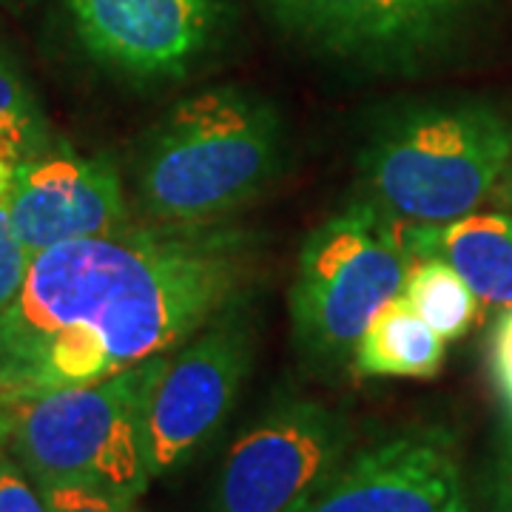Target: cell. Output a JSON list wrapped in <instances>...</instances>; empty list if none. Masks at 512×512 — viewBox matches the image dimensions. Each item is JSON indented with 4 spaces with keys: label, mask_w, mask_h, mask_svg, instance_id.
Returning a JSON list of instances; mask_svg holds the SVG:
<instances>
[{
    "label": "cell",
    "mask_w": 512,
    "mask_h": 512,
    "mask_svg": "<svg viewBox=\"0 0 512 512\" xmlns=\"http://www.w3.org/2000/svg\"><path fill=\"white\" fill-rule=\"evenodd\" d=\"M254 234L231 222L123 225L32 256L0 313V396L103 382L177 350L254 274Z\"/></svg>",
    "instance_id": "6da1fadb"
},
{
    "label": "cell",
    "mask_w": 512,
    "mask_h": 512,
    "mask_svg": "<svg viewBox=\"0 0 512 512\" xmlns=\"http://www.w3.org/2000/svg\"><path fill=\"white\" fill-rule=\"evenodd\" d=\"M512 168V120L481 100L390 114L359 157V200L384 220L444 225L473 214Z\"/></svg>",
    "instance_id": "7a4b0ae2"
},
{
    "label": "cell",
    "mask_w": 512,
    "mask_h": 512,
    "mask_svg": "<svg viewBox=\"0 0 512 512\" xmlns=\"http://www.w3.org/2000/svg\"><path fill=\"white\" fill-rule=\"evenodd\" d=\"M282 120L259 94L214 86L180 100L140 160V202L154 222H217L282 168Z\"/></svg>",
    "instance_id": "3957f363"
},
{
    "label": "cell",
    "mask_w": 512,
    "mask_h": 512,
    "mask_svg": "<svg viewBox=\"0 0 512 512\" xmlns=\"http://www.w3.org/2000/svg\"><path fill=\"white\" fill-rule=\"evenodd\" d=\"M163 356L103 382L0 396L3 456L35 487L89 484L137 501L151 481L140 436L143 399Z\"/></svg>",
    "instance_id": "277c9868"
},
{
    "label": "cell",
    "mask_w": 512,
    "mask_h": 512,
    "mask_svg": "<svg viewBox=\"0 0 512 512\" xmlns=\"http://www.w3.org/2000/svg\"><path fill=\"white\" fill-rule=\"evenodd\" d=\"M413 259L393 220L362 202L305 239L291 288L299 348L322 365H350L373 319L402 296Z\"/></svg>",
    "instance_id": "5b68a950"
},
{
    "label": "cell",
    "mask_w": 512,
    "mask_h": 512,
    "mask_svg": "<svg viewBox=\"0 0 512 512\" xmlns=\"http://www.w3.org/2000/svg\"><path fill=\"white\" fill-rule=\"evenodd\" d=\"M245 299L228 305L177 350L165 353L143 399L140 436L148 476L180 470L200 453L237 402L254 356Z\"/></svg>",
    "instance_id": "8992f818"
},
{
    "label": "cell",
    "mask_w": 512,
    "mask_h": 512,
    "mask_svg": "<svg viewBox=\"0 0 512 512\" xmlns=\"http://www.w3.org/2000/svg\"><path fill=\"white\" fill-rule=\"evenodd\" d=\"M348 421L288 399L262 413L222 461L211 512H296L348 458Z\"/></svg>",
    "instance_id": "52a82bcc"
},
{
    "label": "cell",
    "mask_w": 512,
    "mask_h": 512,
    "mask_svg": "<svg viewBox=\"0 0 512 512\" xmlns=\"http://www.w3.org/2000/svg\"><path fill=\"white\" fill-rule=\"evenodd\" d=\"M83 52L134 83L183 80L217 49L228 0H66Z\"/></svg>",
    "instance_id": "ba28073f"
},
{
    "label": "cell",
    "mask_w": 512,
    "mask_h": 512,
    "mask_svg": "<svg viewBox=\"0 0 512 512\" xmlns=\"http://www.w3.org/2000/svg\"><path fill=\"white\" fill-rule=\"evenodd\" d=\"M288 32L373 69H404L439 49L478 0H265Z\"/></svg>",
    "instance_id": "9c48e42d"
},
{
    "label": "cell",
    "mask_w": 512,
    "mask_h": 512,
    "mask_svg": "<svg viewBox=\"0 0 512 512\" xmlns=\"http://www.w3.org/2000/svg\"><path fill=\"white\" fill-rule=\"evenodd\" d=\"M296 512H473L453 436L413 427L370 444Z\"/></svg>",
    "instance_id": "30bf717a"
},
{
    "label": "cell",
    "mask_w": 512,
    "mask_h": 512,
    "mask_svg": "<svg viewBox=\"0 0 512 512\" xmlns=\"http://www.w3.org/2000/svg\"><path fill=\"white\" fill-rule=\"evenodd\" d=\"M6 205L29 256L128 225L126 194L114 163L109 157H83L69 146H46L18 163Z\"/></svg>",
    "instance_id": "8fae6325"
},
{
    "label": "cell",
    "mask_w": 512,
    "mask_h": 512,
    "mask_svg": "<svg viewBox=\"0 0 512 512\" xmlns=\"http://www.w3.org/2000/svg\"><path fill=\"white\" fill-rule=\"evenodd\" d=\"M407 256L441 259L476 293L481 311H512V214H467L444 225L396 222Z\"/></svg>",
    "instance_id": "7c38bea8"
},
{
    "label": "cell",
    "mask_w": 512,
    "mask_h": 512,
    "mask_svg": "<svg viewBox=\"0 0 512 512\" xmlns=\"http://www.w3.org/2000/svg\"><path fill=\"white\" fill-rule=\"evenodd\" d=\"M444 350L447 342L399 296L359 339L350 370L362 379H430L441 370Z\"/></svg>",
    "instance_id": "4fadbf2b"
},
{
    "label": "cell",
    "mask_w": 512,
    "mask_h": 512,
    "mask_svg": "<svg viewBox=\"0 0 512 512\" xmlns=\"http://www.w3.org/2000/svg\"><path fill=\"white\" fill-rule=\"evenodd\" d=\"M402 299L444 342L461 339L481 319V302L441 259H416L404 279Z\"/></svg>",
    "instance_id": "5bb4252c"
},
{
    "label": "cell",
    "mask_w": 512,
    "mask_h": 512,
    "mask_svg": "<svg viewBox=\"0 0 512 512\" xmlns=\"http://www.w3.org/2000/svg\"><path fill=\"white\" fill-rule=\"evenodd\" d=\"M46 143V120L15 60L0 49V151L23 163Z\"/></svg>",
    "instance_id": "9a60e30c"
},
{
    "label": "cell",
    "mask_w": 512,
    "mask_h": 512,
    "mask_svg": "<svg viewBox=\"0 0 512 512\" xmlns=\"http://www.w3.org/2000/svg\"><path fill=\"white\" fill-rule=\"evenodd\" d=\"M29 265H32V256L20 245L12 220H9V205L3 197L0 200V313L18 299L26 274H29Z\"/></svg>",
    "instance_id": "2e32d148"
},
{
    "label": "cell",
    "mask_w": 512,
    "mask_h": 512,
    "mask_svg": "<svg viewBox=\"0 0 512 512\" xmlns=\"http://www.w3.org/2000/svg\"><path fill=\"white\" fill-rule=\"evenodd\" d=\"M37 490L52 512H134V501L89 484H49Z\"/></svg>",
    "instance_id": "e0dca14e"
},
{
    "label": "cell",
    "mask_w": 512,
    "mask_h": 512,
    "mask_svg": "<svg viewBox=\"0 0 512 512\" xmlns=\"http://www.w3.org/2000/svg\"><path fill=\"white\" fill-rule=\"evenodd\" d=\"M0 512H52L43 493L9 456L0 458Z\"/></svg>",
    "instance_id": "ac0fdd59"
},
{
    "label": "cell",
    "mask_w": 512,
    "mask_h": 512,
    "mask_svg": "<svg viewBox=\"0 0 512 512\" xmlns=\"http://www.w3.org/2000/svg\"><path fill=\"white\" fill-rule=\"evenodd\" d=\"M490 365L501 396L512 407V311L501 313L495 322L493 345H490Z\"/></svg>",
    "instance_id": "d6986e66"
},
{
    "label": "cell",
    "mask_w": 512,
    "mask_h": 512,
    "mask_svg": "<svg viewBox=\"0 0 512 512\" xmlns=\"http://www.w3.org/2000/svg\"><path fill=\"white\" fill-rule=\"evenodd\" d=\"M493 512H512V424L501 458H498V470H495Z\"/></svg>",
    "instance_id": "ffe728a7"
},
{
    "label": "cell",
    "mask_w": 512,
    "mask_h": 512,
    "mask_svg": "<svg viewBox=\"0 0 512 512\" xmlns=\"http://www.w3.org/2000/svg\"><path fill=\"white\" fill-rule=\"evenodd\" d=\"M15 168H18V163H15L9 154H3V151H0V200H3V197L9 194V188H12Z\"/></svg>",
    "instance_id": "44dd1931"
},
{
    "label": "cell",
    "mask_w": 512,
    "mask_h": 512,
    "mask_svg": "<svg viewBox=\"0 0 512 512\" xmlns=\"http://www.w3.org/2000/svg\"><path fill=\"white\" fill-rule=\"evenodd\" d=\"M495 191L504 197V202H507V205H512V168L507 171V174H504V180L498 183V188H495Z\"/></svg>",
    "instance_id": "7402d4cb"
},
{
    "label": "cell",
    "mask_w": 512,
    "mask_h": 512,
    "mask_svg": "<svg viewBox=\"0 0 512 512\" xmlns=\"http://www.w3.org/2000/svg\"><path fill=\"white\" fill-rule=\"evenodd\" d=\"M0 458H3V450H0Z\"/></svg>",
    "instance_id": "603a6c76"
}]
</instances>
